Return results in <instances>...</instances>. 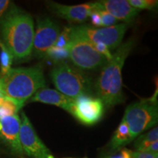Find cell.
Listing matches in <instances>:
<instances>
[{"label":"cell","instance_id":"1","mask_svg":"<svg viewBox=\"0 0 158 158\" xmlns=\"http://www.w3.org/2000/svg\"><path fill=\"white\" fill-rule=\"evenodd\" d=\"M1 40L13 58L22 60L32 52L35 35L34 21L29 13L12 4L7 10L0 29Z\"/></svg>","mask_w":158,"mask_h":158},{"label":"cell","instance_id":"2","mask_svg":"<svg viewBox=\"0 0 158 158\" xmlns=\"http://www.w3.org/2000/svg\"><path fill=\"white\" fill-rule=\"evenodd\" d=\"M133 39L122 43L102 69L96 83L99 99L107 108L113 107L123 101L122 71L124 62L133 48Z\"/></svg>","mask_w":158,"mask_h":158},{"label":"cell","instance_id":"3","mask_svg":"<svg viewBox=\"0 0 158 158\" xmlns=\"http://www.w3.org/2000/svg\"><path fill=\"white\" fill-rule=\"evenodd\" d=\"M1 81L5 98L21 106L37 91L45 86L40 66L11 68L5 75L1 76Z\"/></svg>","mask_w":158,"mask_h":158},{"label":"cell","instance_id":"4","mask_svg":"<svg viewBox=\"0 0 158 158\" xmlns=\"http://www.w3.org/2000/svg\"><path fill=\"white\" fill-rule=\"evenodd\" d=\"M122 119L127 124L132 139L157 124V97L144 99L130 105L126 108Z\"/></svg>","mask_w":158,"mask_h":158},{"label":"cell","instance_id":"5","mask_svg":"<svg viewBox=\"0 0 158 158\" xmlns=\"http://www.w3.org/2000/svg\"><path fill=\"white\" fill-rule=\"evenodd\" d=\"M50 76L59 92L70 98L75 99L83 94H88L90 89L89 78L66 63H59L54 67Z\"/></svg>","mask_w":158,"mask_h":158},{"label":"cell","instance_id":"6","mask_svg":"<svg viewBox=\"0 0 158 158\" xmlns=\"http://www.w3.org/2000/svg\"><path fill=\"white\" fill-rule=\"evenodd\" d=\"M127 27V23H125L102 28L81 25L71 27L70 35L85 40L93 45L102 43L106 45L110 51H112L122 44Z\"/></svg>","mask_w":158,"mask_h":158},{"label":"cell","instance_id":"7","mask_svg":"<svg viewBox=\"0 0 158 158\" xmlns=\"http://www.w3.org/2000/svg\"><path fill=\"white\" fill-rule=\"evenodd\" d=\"M69 58L77 68L82 70H95L103 67L107 59L98 52L94 45L88 41L70 35L66 46Z\"/></svg>","mask_w":158,"mask_h":158},{"label":"cell","instance_id":"8","mask_svg":"<svg viewBox=\"0 0 158 158\" xmlns=\"http://www.w3.org/2000/svg\"><path fill=\"white\" fill-rule=\"evenodd\" d=\"M20 143L26 158H54L50 149L37 135L24 112L21 116Z\"/></svg>","mask_w":158,"mask_h":158},{"label":"cell","instance_id":"9","mask_svg":"<svg viewBox=\"0 0 158 158\" xmlns=\"http://www.w3.org/2000/svg\"><path fill=\"white\" fill-rule=\"evenodd\" d=\"M21 118L16 115L0 118V147L18 158H24L20 143Z\"/></svg>","mask_w":158,"mask_h":158},{"label":"cell","instance_id":"10","mask_svg":"<svg viewBox=\"0 0 158 158\" xmlns=\"http://www.w3.org/2000/svg\"><path fill=\"white\" fill-rule=\"evenodd\" d=\"M59 34L60 28L53 20L46 17L37 19L32 47L35 56L38 58L45 56L47 51L54 45Z\"/></svg>","mask_w":158,"mask_h":158},{"label":"cell","instance_id":"11","mask_svg":"<svg viewBox=\"0 0 158 158\" xmlns=\"http://www.w3.org/2000/svg\"><path fill=\"white\" fill-rule=\"evenodd\" d=\"M104 107L103 102L100 99L83 94L74 99L70 114L81 123L92 125L101 119Z\"/></svg>","mask_w":158,"mask_h":158},{"label":"cell","instance_id":"12","mask_svg":"<svg viewBox=\"0 0 158 158\" xmlns=\"http://www.w3.org/2000/svg\"><path fill=\"white\" fill-rule=\"evenodd\" d=\"M49 9L59 18L74 23H82L86 21L92 12L97 10L96 4L88 3L77 5H66L57 2H48Z\"/></svg>","mask_w":158,"mask_h":158},{"label":"cell","instance_id":"13","mask_svg":"<svg viewBox=\"0 0 158 158\" xmlns=\"http://www.w3.org/2000/svg\"><path fill=\"white\" fill-rule=\"evenodd\" d=\"M97 10L108 12L117 21L131 22L135 19L139 10L128 3L127 0H101L95 2Z\"/></svg>","mask_w":158,"mask_h":158},{"label":"cell","instance_id":"14","mask_svg":"<svg viewBox=\"0 0 158 158\" xmlns=\"http://www.w3.org/2000/svg\"><path fill=\"white\" fill-rule=\"evenodd\" d=\"M74 99L68 98L59 91L43 88L39 89L31 98V102H40L56 106L70 113Z\"/></svg>","mask_w":158,"mask_h":158},{"label":"cell","instance_id":"15","mask_svg":"<svg viewBox=\"0 0 158 158\" xmlns=\"http://www.w3.org/2000/svg\"><path fill=\"white\" fill-rule=\"evenodd\" d=\"M132 141L133 139L130 136L127 124L122 119L117 129L114 132L108 147L111 152L118 151V150L122 149L124 146L130 143Z\"/></svg>","mask_w":158,"mask_h":158},{"label":"cell","instance_id":"16","mask_svg":"<svg viewBox=\"0 0 158 158\" xmlns=\"http://www.w3.org/2000/svg\"><path fill=\"white\" fill-rule=\"evenodd\" d=\"M157 141H158V127H155L149 132L142 134L141 135L136 138L134 143V147L136 149L135 152H145L147 148L152 143Z\"/></svg>","mask_w":158,"mask_h":158},{"label":"cell","instance_id":"17","mask_svg":"<svg viewBox=\"0 0 158 158\" xmlns=\"http://www.w3.org/2000/svg\"><path fill=\"white\" fill-rule=\"evenodd\" d=\"M13 56L0 39V75L4 76L11 69Z\"/></svg>","mask_w":158,"mask_h":158},{"label":"cell","instance_id":"18","mask_svg":"<svg viewBox=\"0 0 158 158\" xmlns=\"http://www.w3.org/2000/svg\"><path fill=\"white\" fill-rule=\"evenodd\" d=\"M23 106L7 98H3L0 100V118L5 116H13L18 114L19 110Z\"/></svg>","mask_w":158,"mask_h":158},{"label":"cell","instance_id":"19","mask_svg":"<svg viewBox=\"0 0 158 158\" xmlns=\"http://www.w3.org/2000/svg\"><path fill=\"white\" fill-rule=\"evenodd\" d=\"M45 56H47L54 62H62L64 59L69 58L68 50L65 48H59L53 45L47 51Z\"/></svg>","mask_w":158,"mask_h":158},{"label":"cell","instance_id":"20","mask_svg":"<svg viewBox=\"0 0 158 158\" xmlns=\"http://www.w3.org/2000/svg\"><path fill=\"white\" fill-rule=\"evenodd\" d=\"M134 8L139 10H155L157 7L158 1L157 0H127Z\"/></svg>","mask_w":158,"mask_h":158},{"label":"cell","instance_id":"21","mask_svg":"<svg viewBox=\"0 0 158 158\" xmlns=\"http://www.w3.org/2000/svg\"><path fill=\"white\" fill-rule=\"evenodd\" d=\"M98 11L100 15V19H101V27H108L116 25L117 23V20L108 12L102 10H98Z\"/></svg>","mask_w":158,"mask_h":158},{"label":"cell","instance_id":"22","mask_svg":"<svg viewBox=\"0 0 158 158\" xmlns=\"http://www.w3.org/2000/svg\"><path fill=\"white\" fill-rule=\"evenodd\" d=\"M70 40V27L65 28L60 32L54 45L59 48H65Z\"/></svg>","mask_w":158,"mask_h":158},{"label":"cell","instance_id":"23","mask_svg":"<svg viewBox=\"0 0 158 158\" xmlns=\"http://www.w3.org/2000/svg\"><path fill=\"white\" fill-rule=\"evenodd\" d=\"M94 48L98 53H100L102 56H103L105 58L107 59V61H109L112 59V54L110 53V51L106 45L102 44V43H98V44L94 45Z\"/></svg>","mask_w":158,"mask_h":158},{"label":"cell","instance_id":"24","mask_svg":"<svg viewBox=\"0 0 158 158\" xmlns=\"http://www.w3.org/2000/svg\"><path fill=\"white\" fill-rule=\"evenodd\" d=\"M10 5V1L9 0H0V29L5 15Z\"/></svg>","mask_w":158,"mask_h":158},{"label":"cell","instance_id":"25","mask_svg":"<svg viewBox=\"0 0 158 158\" xmlns=\"http://www.w3.org/2000/svg\"><path fill=\"white\" fill-rule=\"evenodd\" d=\"M133 152H132L131 150L126 149V148H122L119 149L117 154L106 157V158H133Z\"/></svg>","mask_w":158,"mask_h":158},{"label":"cell","instance_id":"26","mask_svg":"<svg viewBox=\"0 0 158 158\" xmlns=\"http://www.w3.org/2000/svg\"><path fill=\"white\" fill-rule=\"evenodd\" d=\"M91 22L92 24L98 28V27H101V19H100V15L99 14L98 10L92 12V14L90 15Z\"/></svg>","mask_w":158,"mask_h":158},{"label":"cell","instance_id":"27","mask_svg":"<svg viewBox=\"0 0 158 158\" xmlns=\"http://www.w3.org/2000/svg\"><path fill=\"white\" fill-rule=\"evenodd\" d=\"M158 154L149 152H133V158H157Z\"/></svg>","mask_w":158,"mask_h":158},{"label":"cell","instance_id":"28","mask_svg":"<svg viewBox=\"0 0 158 158\" xmlns=\"http://www.w3.org/2000/svg\"><path fill=\"white\" fill-rule=\"evenodd\" d=\"M5 98V95H4L2 87V81H1V75H0V100L2 99Z\"/></svg>","mask_w":158,"mask_h":158},{"label":"cell","instance_id":"29","mask_svg":"<svg viewBox=\"0 0 158 158\" xmlns=\"http://www.w3.org/2000/svg\"><path fill=\"white\" fill-rule=\"evenodd\" d=\"M102 158H106V157H102Z\"/></svg>","mask_w":158,"mask_h":158},{"label":"cell","instance_id":"30","mask_svg":"<svg viewBox=\"0 0 158 158\" xmlns=\"http://www.w3.org/2000/svg\"><path fill=\"white\" fill-rule=\"evenodd\" d=\"M157 158H158V157H157Z\"/></svg>","mask_w":158,"mask_h":158}]
</instances>
